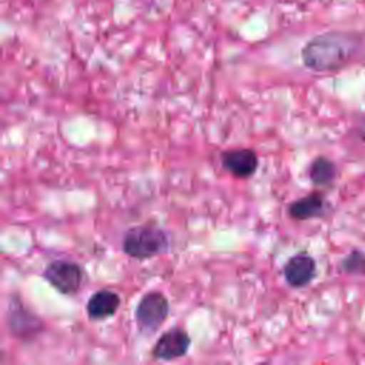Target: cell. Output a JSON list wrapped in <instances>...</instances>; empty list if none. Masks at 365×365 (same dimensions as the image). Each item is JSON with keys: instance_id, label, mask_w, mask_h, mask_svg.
Segmentation results:
<instances>
[{"instance_id": "obj_1", "label": "cell", "mask_w": 365, "mask_h": 365, "mask_svg": "<svg viewBox=\"0 0 365 365\" xmlns=\"http://www.w3.org/2000/svg\"><path fill=\"white\" fill-rule=\"evenodd\" d=\"M362 50V40L355 33L327 31L312 37L302 48L307 68L318 73L338 71L351 64Z\"/></svg>"}, {"instance_id": "obj_2", "label": "cell", "mask_w": 365, "mask_h": 365, "mask_svg": "<svg viewBox=\"0 0 365 365\" xmlns=\"http://www.w3.org/2000/svg\"><path fill=\"white\" fill-rule=\"evenodd\" d=\"M121 250L125 255L135 259L153 258L168 252L170 237L160 227L135 225L123 234Z\"/></svg>"}, {"instance_id": "obj_3", "label": "cell", "mask_w": 365, "mask_h": 365, "mask_svg": "<svg viewBox=\"0 0 365 365\" xmlns=\"http://www.w3.org/2000/svg\"><path fill=\"white\" fill-rule=\"evenodd\" d=\"M170 302L160 291H150L141 297L135 308V322L138 331L144 335L155 334L167 321Z\"/></svg>"}, {"instance_id": "obj_4", "label": "cell", "mask_w": 365, "mask_h": 365, "mask_svg": "<svg viewBox=\"0 0 365 365\" xmlns=\"http://www.w3.org/2000/svg\"><path fill=\"white\" fill-rule=\"evenodd\" d=\"M43 278L60 294L76 295L84 284L86 272L83 267L74 261L57 259L44 268Z\"/></svg>"}, {"instance_id": "obj_5", "label": "cell", "mask_w": 365, "mask_h": 365, "mask_svg": "<svg viewBox=\"0 0 365 365\" xmlns=\"http://www.w3.org/2000/svg\"><path fill=\"white\" fill-rule=\"evenodd\" d=\"M6 324L10 334L19 339H31L43 331V322L40 318L29 311L21 299L16 295H10L6 312Z\"/></svg>"}, {"instance_id": "obj_6", "label": "cell", "mask_w": 365, "mask_h": 365, "mask_svg": "<svg viewBox=\"0 0 365 365\" xmlns=\"http://www.w3.org/2000/svg\"><path fill=\"white\" fill-rule=\"evenodd\" d=\"M191 346V338L185 329L174 327L160 335L151 349V356L160 361H171L184 356Z\"/></svg>"}, {"instance_id": "obj_7", "label": "cell", "mask_w": 365, "mask_h": 365, "mask_svg": "<svg viewBox=\"0 0 365 365\" xmlns=\"http://www.w3.org/2000/svg\"><path fill=\"white\" fill-rule=\"evenodd\" d=\"M282 274L289 287L302 288L314 279L317 274V262L311 255L299 252L285 262Z\"/></svg>"}, {"instance_id": "obj_8", "label": "cell", "mask_w": 365, "mask_h": 365, "mask_svg": "<svg viewBox=\"0 0 365 365\" xmlns=\"http://www.w3.org/2000/svg\"><path fill=\"white\" fill-rule=\"evenodd\" d=\"M224 170L237 178H250L258 168V155L252 148L227 150L221 153Z\"/></svg>"}, {"instance_id": "obj_9", "label": "cell", "mask_w": 365, "mask_h": 365, "mask_svg": "<svg viewBox=\"0 0 365 365\" xmlns=\"http://www.w3.org/2000/svg\"><path fill=\"white\" fill-rule=\"evenodd\" d=\"M327 210H328L327 198L321 192L315 191L292 201L288 205V215L292 220L305 221V220L319 218L325 215Z\"/></svg>"}, {"instance_id": "obj_10", "label": "cell", "mask_w": 365, "mask_h": 365, "mask_svg": "<svg viewBox=\"0 0 365 365\" xmlns=\"http://www.w3.org/2000/svg\"><path fill=\"white\" fill-rule=\"evenodd\" d=\"M121 304L120 295L111 289H98L88 298L86 304L87 315L91 321H101L113 317Z\"/></svg>"}, {"instance_id": "obj_11", "label": "cell", "mask_w": 365, "mask_h": 365, "mask_svg": "<svg viewBox=\"0 0 365 365\" xmlns=\"http://www.w3.org/2000/svg\"><path fill=\"white\" fill-rule=\"evenodd\" d=\"M308 175L314 185H329L336 177V165L329 158L319 155L311 163L308 168Z\"/></svg>"}, {"instance_id": "obj_12", "label": "cell", "mask_w": 365, "mask_h": 365, "mask_svg": "<svg viewBox=\"0 0 365 365\" xmlns=\"http://www.w3.org/2000/svg\"><path fill=\"white\" fill-rule=\"evenodd\" d=\"M339 269L348 275H365V254L359 250L351 251L341 259Z\"/></svg>"}]
</instances>
